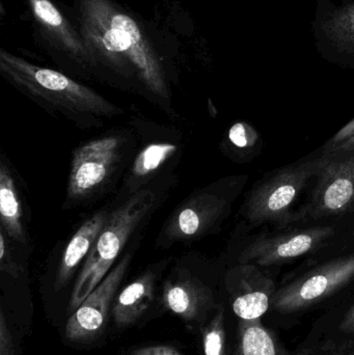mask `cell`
<instances>
[{
	"label": "cell",
	"mask_w": 354,
	"mask_h": 355,
	"mask_svg": "<svg viewBox=\"0 0 354 355\" xmlns=\"http://www.w3.org/2000/svg\"><path fill=\"white\" fill-rule=\"evenodd\" d=\"M79 27L95 62L141 81L168 98L166 72L139 23L114 0H77Z\"/></svg>",
	"instance_id": "cell-1"
},
{
	"label": "cell",
	"mask_w": 354,
	"mask_h": 355,
	"mask_svg": "<svg viewBox=\"0 0 354 355\" xmlns=\"http://www.w3.org/2000/svg\"><path fill=\"white\" fill-rule=\"evenodd\" d=\"M0 73L20 91L64 112L99 118L122 114V110L94 89L4 49H0Z\"/></svg>",
	"instance_id": "cell-2"
},
{
	"label": "cell",
	"mask_w": 354,
	"mask_h": 355,
	"mask_svg": "<svg viewBox=\"0 0 354 355\" xmlns=\"http://www.w3.org/2000/svg\"><path fill=\"white\" fill-rule=\"evenodd\" d=\"M154 204L155 196L153 192L147 189L139 190L110 213L93 248L85 258V264L73 288L71 311L76 310L105 279L129 238L153 209Z\"/></svg>",
	"instance_id": "cell-3"
},
{
	"label": "cell",
	"mask_w": 354,
	"mask_h": 355,
	"mask_svg": "<svg viewBox=\"0 0 354 355\" xmlns=\"http://www.w3.org/2000/svg\"><path fill=\"white\" fill-rule=\"evenodd\" d=\"M321 164L322 157L292 164L258 183L243 206L245 218L256 225L276 223L281 227L297 221L291 207Z\"/></svg>",
	"instance_id": "cell-4"
},
{
	"label": "cell",
	"mask_w": 354,
	"mask_h": 355,
	"mask_svg": "<svg viewBox=\"0 0 354 355\" xmlns=\"http://www.w3.org/2000/svg\"><path fill=\"white\" fill-rule=\"evenodd\" d=\"M321 157L311 202L299 211V220L340 216L354 207V149H328Z\"/></svg>",
	"instance_id": "cell-5"
},
{
	"label": "cell",
	"mask_w": 354,
	"mask_h": 355,
	"mask_svg": "<svg viewBox=\"0 0 354 355\" xmlns=\"http://www.w3.org/2000/svg\"><path fill=\"white\" fill-rule=\"evenodd\" d=\"M354 279V254L335 259L276 290L272 300L274 311L292 313L309 308Z\"/></svg>",
	"instance_id": "cell-6"
},
{
	"label": "cell",
	"mask_w": 354,
	"mask_h": 355,
	"mask_svg": "<svg viewBox=\"0 0 354 355\" xmlns=\"http://www.w3.org/2000/svg\"><path fill=\"white\" fill-rule=\"evenodd\" d=\"M121 146L118 137H105L75 150L68 183L71 198H89L105 184L118 164Z\"/></svg>",
	"instance_id": "cell-7"
},
{
	"label": "cell",
	"mask_w": 354,
	"mask_h": 355,
	"mask_svg": "<svg viewBox=\"0 0 354 355\" xmlns=\"http://www.w3.org/2000/svg\"><path fill=\"white\" fill-rule=\"evenodd\" d=\"M334 227H312L263 236L251 242L239 257L240 264L272 266L299 258L321 248L334 236Z\"/></svg>",
	"instance_id": "cell-8"
},
{
	"label": "cell",
	"mask_w": 354,
	"mask_h": 355,
	"mask_svg": "<svg viewBox=\"0 0 354 355\" xmlns=\"http://www.w3.org/2000/svg\"><path fill=\"white\" fill-rule=\"evenodd\" d=\"M130 259V254H126L67 321L64 335L69 341H87L102 331L107 320L114 294L126 275Z\"/></svg>",
	"instance_id": "cell-9"
},
{
	"label": "cell",
	"mask_w": 354,
	"mask_h": 355,
	"mask_svg": "<svg viewBox=\"0 0 354 355\" xmlns=\"http://www.w3.org/2000/svg\"><path fill=\"white\" fill-rule=\"evenodd\" d=\"M228 210L224 198L209 192H201L183 202L166 227L168 241L193 239L207 233Z\"/></svg>",
	"instance_id": "cell-10"
},
{
	"label": "cell",
	"mask_w": 354,
	"mask_h": 355,
	"mask_svg": "<svg viewBox=\"0 0 354 355\" xmlns=\"http://www.w3.org/2000/svg\"><path fill=\"white\" fill-rule=\"evenodd\" d=\"M233 289L232 308L240 320L261 319L272 306L276 287L255 264H240L230 275Z\"/></svg>",
	"instance_id": "cell-11"
},
{
	"label": "cell",
	"mask_w": 354,
	"mask_h": 355,
	"mask_svg": "<svg viewBox=\"0 0 354 355\" xmlns=\"http://www.w3.org/2000/svg\"><path fill=\"white\" fill-rule=\"evenodd\" d=\"M33 18L54 46L83 66L96 64L80 31L72 26L51 0H27Z\"/></svg>",
	"instance_id": "cell-12"
},
{
	"label": "cell",
	"mask_w": 354,
	"mask_h": 355,
	"mask_svg": "<svg viewBox=\"0 0 354 355\" xmlns=\"http://www.w3.org/2000/svg\"><path fill=\"white\" fill-rule=\"evenodd\" d=\"M164 306L187 321L200 320L213 306L209 288L191 277L166 282L162 292Z\"/></svg>",
	"instance_id": "cell-13"
},
{
	"label": "cell",
	"mask_w": 354,
	"mask_h": 355,
	"mask_svg": "<svg viewBox=\"0 0 354 355\" xmlns=\"http://www.w3.org/2000/svg\"><path fill=\"white\" fill-rule=\"evenodd\" d=\"M107 211H100L89 217L74 234L64 250L58 267L55 279V290L62 289L69 283L78 265L93 248L100 232L103 229L109 217Z\"/></svg>",
	"instance_id": "cell-14"
},
{
	"label": "cell",
	"mask_w": 354,
	"mask_h": 355,
	"mask_svg": "<svg viewBox=\"0 0 354 355\" xmlns=\"http://www.w3.org/2000/svg\"><path fill=\"white\" fill-rule=\"evenodd\" d=\"M155 279V273L148 271L118 294L112 306V316L116 325L133 324L147 312L154 300Z\"/></svg>",
	"instance_id": "cell-15"
},
{
	"label": "cell",
	"mask_w": 354,
	"mask_h": 355,
	"mask_svg": "<svg viewBox=\"0 0 354 355\" xmlns=\"http://www.w3.org/2000/svg\"><path fill=\"white\" fill-rule=\"evenodd\" d=\"M0 223L8 238L26 243L23 211L16 183L6 162L0 164Z\"/></svg>",
	"instance_id": "cell-16"
},
{
	"label": "cell",
	"mask_w": 354,
	"mask_h": 355,
	"mask_svg": "<svg viewBox=\"0 0 354 355\" xmlns=\"http://www.w3.org/2000/svg\"><path fill=\"white\" fill-rule=\"evenodd\" d=\"M236 355L285 354L272 333L262 325L261 319H258L239 323Z\"/></svg>",
	"instance_id": "cell-17"
},
{
	"label": "cell",
	"mask_w": 354,
	"mask_h": 355,
	"mask_svg": "<svg viewBox=\"0 0 354 355\" xmlns=\"http://www.w3.org/2000/svg\"><path fill=\"white\" fill-rule=\"evenodd\" d=\"M324 31L338 47L354 51V2L338 10L324 25Z\"/></svg>",
	"instance_id": "cell-18"
},
{
	"label": "cell",
	"mask_w": 354,
	"mask_h": 355,
	"mask_svg": "<svg viewBox=\"0 0 354 355\" xmlns=\"http://www.w3.org/2000/svg\"><path fill=\"white\" fill-rule=\"evenodd\" d=\"M177 147L172 144H152L145 147L135 158L132 175L135 178H145L157 171L168 158L174 155Z\"/></svg>",
	"instance_id": "cell-19"
},
{
	"label": "cell",
	"mask_w": 354,
	"mask_h": 355,
	"mask_svg": "<svg viewBox=\"0 0 354 355\" xmlns=\"http://www.w3.org/2000/svg\"><path fill=\"white\" fill-rule=\"evenodd\" d=\"M204 355H226L224 311L220 306L203 331Z\"/></svg>",
	"instance_id": "cell-20"
},
{
	"label": "cell",
	"mask_w": 354,
	"mask_h": 355,
	"mask_svg": "<svg viewBox=\"0 0 354 355\" xmlns=\"http://www.w3.org/2000/svg\"><path fill=\"white\" fill-rule=\"evenodd\" d=\"M256 139H257L256 131L245 123H237L229 131V139L235 147L239 149L253 147Z\"/></svg>",
	"instance_id": "cell-21"
},
{
	"label": "cell",
	"mask_w": 354,
	"mask_h": 355,
	"mask_svg": "<svg viewBox=\"0 0 354 355\" xmlns=\"http://www.w3.org/2000/svg\"><path fill=\"white\" fill-rule=\"evenodd\" d=\"M0 269L2 272L8 273L12 277H18L20 275V267L12 258L8 238H6V234L2 229H0Z\"/></svg>",
	"instance_id": "cell-22"
},
{
	"label": "cell",
	"mask_w": 354,
	"mask_h": 355,
	"mask_svg": "<svg viewBox=\"0 0 354 355\" xmlns=\"http://www.w3.org/2000/svg\"><path fill=\"white\" fill-rule=\"evenodd\" d=\"M0 355H15L12 333L6 322L3 311H0Z\"/></svg>",
	"instance_id": "cell-23"
},
{
	"label": "cell",
	"mask_w": 354,
	"mask_h": 355,
	"mask_svg": "<svg viewBox=\"0 0 354 355\" xmlns=\"http://www.w3.org/2000/svg\"><path fill=\"white\" fill-rule=\"evenodd\" d=\"M129 355H181L175 348L168 345L145 346L131 350Z\"/></svg>",
	"instance_id": "cell-24"
},
{
	"label": "cell",
	"mask_w": 354,
	"mask_h": 355,
	"mask_svg": "<svg viewBox=\"0 0 354 355\" xmlns=\"http://www.w3.org/2000/svg\"><path fill=\"white\" fill-rule=\"evenodd\" d=\"M351 137H354V119H353L348 124L345 125V126L330 139V143L326 146V149H328V148L335 147V146L339 145V144L343 143V141H347V139H351Z\"/></svg>",
	"instance_id": "cell-25"
},
{
	"label": "cell",
	"mask_w": 354,
	"mask_h": 355,
	"mask_svg": "<svg viewBox=\"0 0 354 355\" xmlns=\"http://www.w3.org/2000/svg\"><path fill=\"white\" fill-rule=\"evenodd\" d=\"M340 329L346 334H353L354 335V306L347 313L345 318L341 322Z\"/></svg>",
	"instance_id": "cell-26"
},
{
	"label": "cell",
	"mask_w": 354,
	"mask_h": 355,
	"mask_svg": "<svg viewBox=\"0 0 354 355\" xmlns=\"http://www.w3.org/2000/svg\"><path fill=\"white\" fill-rule=\"evenodd\" d=\"M354 149V137L347 139V141H343V143L339 144V145L335 146V147L328 148V149Z\"/></svg>",
	"instance_id": "cell-27"
},
{
	"label": "cell",
	"mask_w": 354,
	"mask_h": 355,
	"mask_svg": "<svg viewBox=\"0 0 354 355\" xmlns=\"http://www.w3.org/2000/svg\"><path fill=\"white\" fill-rule=\"evenodd\" d=\"M341 355H354V348H353V349L346 350V352H345L344 354H342Z\"/></svg>",
	"instance_id": "cell-28"
}]
</instances>
